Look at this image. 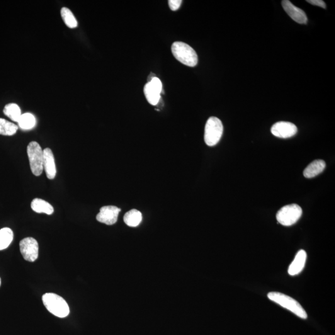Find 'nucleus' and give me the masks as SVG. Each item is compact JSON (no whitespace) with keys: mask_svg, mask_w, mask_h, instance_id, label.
<instances>
[{"mask_svg":"<svg viewBox=\"0 0 335 335\" xmlns=\"http://www.w3.org/2000/svg\"><path fill=\"white\" fill-rule=\"evenodd\" d=\"M46 309L51 314L59 318H65L70 314V308L66 301L60 295L53 293H46L42 296Z\"/></svg>","mask_w":335,"mask_h":335,"instance_id":"nucleus-1","label":"nucleus"},{"mask_svg":"<svg viewBox=\"0 0 335 335\" xmlns=\"http://www.w3.org/2000/svg\"><path fill=\"white\" fill-rule=\"evenodd\" d=\"M268 297L269 300L290 310L301 319H307V313L302 305L290 296L280 293L271 292L268 293Z\"/></svg>","mask_w":335,"mask_h":335,"instance_id":"nucleus-2","label":"nucleus"},{"mask_svg":"<svg viewBox=\"0 0 335 335\" xmlns=\"http://www.w3.org/2000/svg\"><path fill=\"white\" fill-rule=\"evenodd\" d=\"M172 53L179 62L186 65L193 67L198 64V57L196 51L186 43L182 42H175L171 46Z\"/></svg>","mask_w":335,"mask_h":335,"instance_id":"nucleus-3","label":"nucleus"},{"mask_svg":"<svg viewBox=\"0 0 335 335\" xmlns=\"http://www.w3.org/2000/svg\"><path fill=\"white\" fill-rule=\"evenodd\" d=\"M223 127L219 119L210 117L206 123L205 140L208 146L212 147L220 141L223 134Z\"/></svg>","mask_w":335,"mask_h":335,"instance_id":"nucleus-4","label":"nucleus"},{"mask_svg":"<svg viewBox=\"0 0 335 335\" xmlns=\"http://www.w3.org/2000/svg\"><path fill=\"white\" fill-rule=\"evenodd\" d=\"M302 214V209L299 206L293 205L284 206L277 213L276 219L284 226H291L297 222Z\"/></svg>","mask_w":335,"mask_h":335,"instance_id":"nucleus-5","label":"nucleus"},{"mask_svg":"<svg viewBox=\"0 0 335 335\" xmlns=\"http://www.w3.org/2000/svg\"><path fill=\"white\" fill-rule=\"evenodd\" d=\"M27 154L28 155L31 171L35 176H40L43 169L42 148L38 142H31L27 147Z\"/></svg>","mask_w":335,"mask_h":335,"instance_id":"nucleus-6","label":"nucleus"},{"mask_svg":"<svg viewBox=\"0 0 335 335\" xmlns=\"http://www.w3.org/2000/svg\"><path fill=\"white\" fill-rule=\"evenodd\" d=\"M22 255L25 260L34 262L39 256V244L37 240L32 237H27L19 243Z\"/></svg>","mask_w":335,"mask_h":335,"instance_id":"nucleus-7","label":"nucleus"},{"mask_svg":"<svg viewBox=\"0 0 335 335\" xmlns=\"http://www.w3.org/2000/svg\"><path fill=\"white\" fill-rule=\"evenodd\" d=\"M163 86L159 78L155 77L148 82L144 87V94L147 100L152 105H157L159 103L160 94L162 93Z\"/></svg>","mask_w":335,"mask_h":335,"instance_id":"nucleus-8","label":"nucleus"},{"mask_svg":"<svg viewBox=\"0 0 335 335\" xmlns=\"http://www.w3.org/2000/svg\"><path fill=\"white\" fill-rule=\"evenodd\" d=\"M271 133L277 137L288 138L293 137L297 132V127L293 123L280 121L272 126Z\"/></svg>","mask_w":335,"mask_h":335,"instance_id":"nucleus-9","label":"nucleus"},{"mask_svg":"<svg viewBox=\"0 0 335 335\" xmlns=\"http://www.w3.org/2000/svg\"><path fill=\"white\" fill-rule=\"evenodd\" d=\"M121 209L114 206H104L100 209L98 214L96 215V219L98 222L111 225L117 222L119 213Z\"/></svg>","mask_w":335,"mask_h":335,"instance_id":"nucleus-10","label":"nucleus"},{"mask_svg":"<svg viewBox=\"0 0 335 335\" xmlns=\"http://www.w3.org/2000/svg\"><path fill=\"white\" fill-rule=\"evenodd\" d=\"M282 6L286 13L293 20L297 22L298 24H307L308 21L307 15L302 9L293 5L289 0H284L282 1Z\"/></svg>","mask_w":335,"mask_h":335,"instance_id":"nucleus-11","label":"nucleus"},{"mask_svg":"<svg viewBox=\"0 0 335 335\" xmlns=\"http://www.w3.org/2000/svg\"><path fill=\"white\" fill-rule=\"evenodd\" d=\"M43 168L45 169L46 176L49 179L55 178L57 169H56L54 156L49 148L43 150Z\"/></svg>","mask_w":335,"mask_h":335,"instance_id":"nucleus-12","label":"nucleus"},{"mask_svg":"<svg viewBox=\"0 0 335 335\" xmlns=\"http://www.w3.org/2000/svg\"><path fill=\"white\" fill-rule=\"evenodd\" d=\"M306 259H307V253L304 250H300L296 254L294 259L289 268V274L293 276L299 274L304 268Z\"/></svg>","mask_w":335,"mask_h":335,"instance_id":"nucleus-13","label":"nucleus"},{"mask_svg":"<svg viewBox=\"0 0 335 335\" xmlns=\"http://www.w3.org/2000/svg\"><path fill=\"white\" fill-rule=\"evenodd\" d=\"M326 164L324 160H317L308 165L303 171V175L307 178H312L324 171Z\"/></svg>","mask_w":335,"mask_h":335,"instance_id":"nucleus-14","label":"nucleus"},{"mask_svg":"<svg viewBox=\"0 0 335 335\" xmlns=\"http://www.w3.org/2000/svg\"><path fill=\"white\" fill-rule=\"evenodd\" d=\"M31 209L37 213H44L47 215L52 214L53 208L50 204L41 199L36 198L31 203Z\"/></svg>","mask_w":335,"mask_h":335,"instance_id":"nucleus-15","label":"nucleus"},{"mask_svg":"<svg viewBox=\"0 0 335 335\" xmlns=\"http://www.w3.org/2000/svg\"><path fill=\"white\" fill-rule=\"evenodd\" d=\"M142 220V213L136 209H132L125 215L124 221L126 225L131 227H137Z\"/></svg>","mask_w":335,"mask_h":335,"instance_id":"nucleus-16","label":"nucleus"},{"mask_svg":"<svg viewBox=\"0 0 335 335\" xmlns=\"http://www.w3.org/2000/svg\"><path fill=\"white\" fill-rule=\"evenodd\" d=\"M4 115L6 116L14 122L18 123L22 115L20 108L15 103H9L4 106L3 109Z\"/></svg>","mask_w":335,"mask_h":335,"instance_id":"nucleus-17","label":"nucleus"},{"mask_svg":"<svg viewBox=\"0 0 335 335\" xmlns=\"http://www.w3.org/2000/svg\"><path fill=\"white\" fill-rule=\"evenodd\" d=\"M13 232L9 228H3L0 230V250L7 249L13 241Z\"/></svg>","mask_w":335,"mask_h":335,"instance_id":"nucleus-18","label":"nucleus"},{"mask_svg":"<svg viewBox=\"0 0 335 335\" xmlns=\"http://www.w3.org/2000/svg\"><path fill=\"white\" fill-rule=\"evenodd\" d=\"M18 129V126L9 121L0 118V135L11 136L15 134Z\"/></svg>","mask_w":335,"mask_h":335,"instance_id":"nucleus-19","label":"nucleus"},{"mask_svg":"<svg viewBox=\"0 0 335 335\" xmlns=\"http://www.w3.org/2000/svg\"><path fill=\"white\" fill-rule=\"evenodd\" d=\"M60 14H61L63 21L67 26L71 29L77 28L78 21L74 13L70 9L66 8V7H63L61 11H60Z\"/></svg>","mask_w":335,"mask_h":335,"instance_id":"nucleus-20","label":"nucleus"},{"mask_svg":"<svg viewBox=\"0 0 335 335\" xmlns=\"http://www.w3.org/2000/svg\"><path fill=\"white\" fill-rule=\"evenodd\" d=\"M18 125L22 129L30 130L35 127L36 120L35 116L31 113H25L22 115L18 121Z\"/></svg>","mask_w":335,"mask_h":335,"instance_id":"nucleus-21","label":"nucleus"},{"mask_svg":"<svg viewBox=\"0 0 335 335\" xmlns=\"http://www.w3.org/2000/svg\"><path fill=\"white\" fill-rule=\"evenodd\" d=\"M181 3V0H169L168 1L169 8L172 11L178 10Z\"/></svg>","mask_w":335,"mask_h":335,"instance_id":"nucleus-22","label":"nucleus"},{"mask_svg":"<svg viewBox=\"0 0 335 335\" xmlns=\"http://www.w3.org/2000/svg\"><path fill=\"white\" fill-rule=\"evenodd\" d=\"M308 3L313 4V5L321 7L323 8H326V4L322 0H308Z\"/></svg>","mask_w":335,"mask_h":335,"instance_id":"nucleus-23","label":"nucleus"},{"mask_svg":"<svg viewBox=\"0 0 335 335\" xmlns=\"http://www.w3.org/2000/svg\"><path fill=\"white\" fill-rule=\"evenodd\" d=\"M0 286H1V278H0Z\"/></svg>","mask_w":335,"mask_h":335,"instance_id":"nucleus-24","label":"nucleus"}]
</instances>
